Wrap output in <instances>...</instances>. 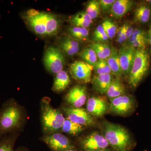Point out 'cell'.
I'll return each mask as SVG.
<instances>
[{
  "mask_svg": "<svg viewBox=\"0 0 151 151\" xmlns=\"http://www.w3.org/2000/svg\"><path fill=\"white\" fill-rule=\"evenodd\" d=\"M63 111L71 122L84 127L91 126L95 124L94 118L86 110L70 106L63 107Z\"/></svg>",
  "mask_w": 151,
  "mask_h": 151,
  "instance_id": "9c48e42d",
  "label": "cell"
},
{
  "mask_svg": "<svg viewBox=\"0 0 151 151\" xmlns=\"http://www.w3.org/2000/svg\"><path fill=\"white\" fill-rule=\"evenodd\" d=\"M69 37L78 42H84L88 40L89 31L87 28L72 27L68 29Z\"/></svg>",
  "mask_w": 151,
  "mask_h": 151,
  "instance_id": "cb8c5ba5",
  "label": "cell"
},
{
  "mask_svg": "<svg viewBox=\"0 0 151 151\" xmlns=\"http://www.w3.org/2000/svg\"><path fill=\"white\" fill-rule=\"evenodd\" d=\"M136 49L125 45L119 49L120 63L123 74L128 76L134 60Z\"/></svg>",
  "mask_w": 151,
  "mask_h": 151,
  "instance_id": "4fadbf2b",
  "label": "cell"
},
{
  "mask_svg": "<svg viewBox=\"0 0 151 151\" xmlns=\"http://www.w3.org/2000/svg\"><path fill=\"white\" fill-rule=\"evenodd\" d=\"M24 120L22 107L12 98L6 101L0 108V138L18 133Z\"/></svg>",
  "mask_w": 151,
  "mask_h": 151,
  "instance_id": "6da1fadb",
  "label": "cell"
},
{
  "mask_svg": "<svg viewBox=\"0 0 151 151\" xmlns=\"http://www.w3.org/2000/svg\"><path fill=\"white\" fill-rule=\"evenodd\" d=\"M125 26H126V34L128 40L131 36L134 28L130 24H125Z\"/></svg>",
  "mask_w": 151,
  "mask_h": 151,
  "instance_id": "e575fe53",
  "label": "cell"
},
{
  "mask_svg": "<svg viewBox=\"0 0 151 151\" xmlns=\"http://www.w3.org/2000/svg\"><path fill=\"white\" fill-rule=\"evenodd\" d=\"M101 10V6L98 1L92 0L87 4L85 12L93 20L99 17Z\"/></svg>",
  "mask_w": 151,
  "mask_h": 151,
  "instance_id": "83f0119b",
  "label": "cell"
},
{
  "mask_svg": "<svg viewBox=\"0 0 151 151\" xmlns=\"http://www.w3.org/2000/svg\"><path fill=\"white\" fill-rule=\"evenodd\" d=\"M151 59L148 49H137L132 68L128 75V82L131 87H137L147 75L150 68Z\"/></svg>",
  "mask_w": 151,
  "mask_h": 151,
  "instance_id": "5b68a950",
  "label": "cell"
},
{
  "mask_svg": "<svg viewBox=\"0 0 151 151\" xmlns=\"http://www.w3.org/2000/svg\"><path fill=\"white\" fill-rule=\"evenodd\" d=\"M43 62L49 72L57 74L63 70L65 64V55L59 47L50 46L45 52Z\"/></svg>",
  "mask_w": 151,
  "mask_h": 151,
  "instance_id": "8992f818",
  "label": "cell"
},
{
  "mask_svg": "<svg viewBox=\"0 0 151 151\" xmlns=\"http://www.w3.org/2000/svg\"><path fill=\"white\" fill-rule=\"evenodd\" d=\"M148 35L149 47H150V55L151 59V20L150 22L149 29L148 31Z\"/></svg>",
  "mask_w": 151,
  "mask_h": 151,
  "instance_id": "d590c367",
  "label": "cell"
},
{
  "mask_svg": "<svg viewBox=\"0 0 151 151\" xmlns=\"http://www.w3.org/2000/svg\"><path fill=\"white\" fill-rule=\"evenodd\" d=\"M129 46L132 47L135 49H148V47H149L148 38L142 39L135 41L129 45Z\"/></svg>",
  "mask_w": 151,
  "mask_h": 151,
  "instance_id": "d6a6232c",
  "label": "cell"
},
{
  "mask_svg": "<svg viewBox=\"0 0 151 151\" xmlns=\"http://www.w3.org/2000/svg\"><path fill=\"white\" fill-rule=\"evenodd\" d=\"M93 67L96 75L112 73L111 68L105 60L98 59Z\"/></svg>",
  "mask_w": 151,
  "mask_h": 151,
  "instance_id": "4dcf8cb0",
  "label": "cell"
},
{
  "mask_svg": "<svg viewBox=\"0 0 151 151\" xmlns=\"http://www.w3.org/2000/svg\"><path fill=\"white\" fill-rule=\"evenodd\" d=\"M63 151H78L77 150H76V149H69V150H65Z\"/></svg>",
  "mask_w": 151,
  "mask_h": 151,
  "instance_id": "74e56055",
  "label": "cell"
},
{
  "mask_svg": "<svg viewBox=\"0 0 151 151\" xmlns=\"http://www.w3.org/2000/svg\"><path fill=\"white\" fill-rule=\"evenodd\" d=\"M92 37L93 40L97 42H105L109 39L101 24L97 26L94 30Z\"/></svg>",
  "mask_w": 151,
  "mask_h": 151,
  "instance_id": "1f68e13d",
  "label": "cell"
},
{
  "mask_svg": "<svg viewBox=\"0 0 151 151\" xmlns=\"http://www.w3.org/2000/svg\"><path fill=\"white\" fill-rule=\"evenodd\" d=\"M116 0H99L101 9L103 12H110Z\"/></svg>",
  "mask_w": 151,
  "mask_h": 151,
  "instance_id": "836d02e7",
  "label": "cell"
},
{
  "mask_svg": "<svg viewBox=\"0 0 151 151\" xmlns=\"http://www.w3.org/2000/svg\"><path fill=\"white\" fill-rule=\"evenodd\" d=\"M134 21L137 23L145 24L151 20V6L142 2L135 9Z\"/></svg>",
  "mask_w": 151,
  "mask_h": 151,
  "instance_id": "ac0fdd59",
  "label": "cell"
},
{
  "mask_svg": "<svg viewBox=\"0 0 151 151\" xmlns=\"http://www.w3.org/2000/svg\"><path fill=\"white\" fill-rule=\"evenodd\" d=\"M97 55L98 59L106 60L110 56L112 47L105 42H94L89 45Z\"/></svg>",
  "mask_w": 151,
  "mask_h": 151,
  "instance_id": "44dd1931",
  "label": "cell"
},
{
  "mask_svg": "<svg viewBox=\"0 0 151 151\" xmlns=\"http://www.w3.org/2000/svg\"><path fill=\"white\" fill-rule=\"evenodd\" d=\"M97 151H115L113 150H110V149L106 148L105 149H104V150H101Z\"/></svg>",
  "mask_w": 151,
  "mask_h": 151,
  "instance_id": "f35d334b",
  "label": "cell"
},
{
  "mask_svg": "<svg viewBox=\"0 0 151 151\" xmlns=\"http://www.w3.org/2000/svg\"><path fill=\"white\" fill-rule=\"evenodd\" d=\"M80 147L84 151H97L107 148L109 144L104 136L93 133L82 138L79 142Z\"/></svg>",
  "mask_w": 151,
  "mask_h": 151,
  "instance_id": "30bf717a",
  "label": "cell"
},
{
  "mask_svg": "<svg viewBox=\"0 0 151 151\" xmlns=\"http://www.w3.org/2000/svg\"><path fill=\"white\" fill-rule=\"evenodd\" d=\"M108 103L105 99L100 97H90L87 100L86 111L91 116L101 117L108 111Z\"/></svg>",
  "mask_w": 151,
  "mask_h": 151,
  "instance_id": "5bb4252c",
  "label": "cell"
},
{
  "mask_svg": "<svg viewBox=\"0 0 151 151\" xmlns=\"http://www.w3.org/2000/svg\"><path fill=\"white\" fill-rule=\"evenodd\" d=\"M42 140L52 151H63L75 148V146L68 138L58 132L45 134L42 138Z\"/></svg>",
  "mask_w": 151,
  "mask_h": 151,
  "instance_id": "ba28073f",
  "label": "cell"
},
{
  "mask_svg": "<svg viewBox=\"0 0 151 151\" xmlns=\"http://www.w3.org/2000/svg\"><path fill=\"white\" fill-rule=\"evenodd\" d=\"M144 151H147V150H145Z\"/></svg>",
  "mask_w": 151,
  "mask_h": 151,
  "instance_id": "60d3db41",
  "label": "cell"
},
{
  "mask_svg": "<svg viewBox=\"0 0 151 151\" xmlns=\"http://www.w3.org/2000/svg\"><path fill=\"white\" fill-rule=\"evenodd\" d=\"M101 25L108 36V38L112 39L116 36L117 26L111 19L106 18L102 22Z\"/></svg>",
  "mask_w": 151,
  "mask_h": 151,
  "instance_id": "f1b7e54d",
  "label": "cell"
},
{
  "mask_svg": "<svg viewBox=\"0 0 151 151\" xmlns=\"http://www.w3.org/2000/svg\"><path fill=\"white\" fill-rule=\"evenodd\" d=\"M135 4L132 0H116L110 11L111 15L116 19L122 18L134 8Z\"/></svg>",
  "mask_w": 151,
  "mask_h": 151,
  "instance_id": "2e32d148",
  "label": "cell"
},
{
  "mask_svg": "<svg viewBox=\"0 0 151 151\" xmlns=\"http://www.w3.org/2000/svg\"><path fill=\"white\" fill-rule=\"evenodd\" d=\"M106 60L113 75L117 78H121L123 73L120 63L119 50L112 47L111 55Z\"/></svg>",
  "mask_w": 151,
  "mask_h": 151,
  "instance_id": "d6986e66",
  "label": "cell"
},
{
  "mask_svg": "<svg viewBox=\"0 0 151 151\" xmlns=\"http://www.w3.org/2000/svg\"><path fill=\"white\" fill-rule=\"evenodd\" d=\"M18 137V134L15 133L0 138V151H16L14 145Z\"/></svg>",
  "mask_w": 151,
  "mask_h": 151,
  "instance_id": "d4e9b609",
  "label": "cell"
},
{
  "mask_svg": "<svg viewBox=\"0 0 151 151\" xmlns=\"http://www.w3.org/2000/svg\"><path fill=\"white\" fill-rule=\"evenodd\" d=\"M16 151H29L27 148L23 147H19L16 150Z\"/></svg>",
  "mask_w": 151,
  "mask_h": 151,
  "instance_id": "8d00e7d4",
  "label": "cell"
},
{
  "mask_svg": "<svg viewBox=\"0 0 151 151\" xmlns=\"http://www.w3.org/2000/svg\"><path fill=\"white\" fill-rule=\"evenodd\" d=\"M145 1L151 6V0H147V1Z\"/></svg>",
  "mask_w": 151,
  "mask_h": 151,
  "instance_id": "ab89813d",
  "label": "cell"
},
{
  "mask_svg": "<svg viewBox=\"0 0 151 151\" xmlns=\"http://www.w3.org/2000/svg\"><path fill=\"white\" fill-rule=\"evenodd\" d=\"M59 45V48L63 53L69 56L78 53L80 49L79 42L69 36L64 37L60 39Z\"/></svg>",
  "mask_w": 151,
  "mask_h": 151,
  "instance_id": "e0dca14e",
  "label": "cell"
},
{
  "mask_svg": "<svg viewBox=\"0 0 151 151\" xmlns=\"http://www.w3.org/2000/svg\"><path fill=\"white\" fill-rule=\"evenodd\" d=\"M70 72L75 80L82 83H88L91 80V66L84 61L76 60L70 65Z\"/></svg>",
  "mask_w": 151,
  "mask_h": 151,
  "instance_id": "8fae6325",
  "label": "cell"
},
{
  "mask_svg": "<svg viewBox=\"0 0 151 151\" xmlns=\"http://www.w3.org/2000/svg\"><path fill=\"white\" fill-rule=\"evenodd\" d=\"M126 89L122 80L120 78L116 77L106 94L111 99L124 95Z\"/></svg>",
  "mask_w": 151,
  "mask_h": 151,
  "instance_id": "603a6c76",
  "label": "cell"
},
{
  "mask_svg": "<svg viewBox=\"0 0 151 151\" xmlns=\"http://www.w3.org/2000/svg\"><path fill=\"white\" fill-rule=\"evenodd\" d=\"M86 87L78 85L69 90L65 97V100L70 107L81 108L86 103L87 99Z\"/></svg>",
  "mask_w": 151,
  "mask_h": 151,
  "instance_id": "7c38bea8",
  "label": "cell"
},
{
  "mask_svg": "<svg viewBox=\"0 0 151 151\" xmlns=\"http://www.w3.org/2000/svg\"><path fill=\"white\" fill-rule=\"evenodd\" d=\"M103 132L104 137L115 151H130L134 147L129 132L120 125L106 122Z\"/></svg>",
  "mask_w": 151,
  "mask_h": 151,
  "instance_id": "3957f363",
  "label": "cell"
},
{
  "mask_svg": "<svg viewBox=\"0 0 151 151\" xmlns=\"http://www.w3.org/2000/svg\"><path fill=\"white\" fill-rule=\"evenodd\" d=\"M70 22L73 27L87 28L92 23V19L86 12H81L72 17Z\"/></svg>",
  "mask_w": 151,
  "mask_h": 151,
  "instance_id": "7402d4cb",
  "label": "cell"
},
{
  "mask_svg": "<svg viewBox=\"0 0 151 151\" xmlns=\"http://www.w3.org/2000/svg\"><path fill=\"white\" fill-rule=\"evenodd\" d=\"M145 38H148V31L141 28L134 29L131 36L126 42V45H129L135 41Z\"/></svg>",
  "mask_w": 151,
  "mask_h": 151,
  "instance_id": "f546056e",
  "label": "cell"
},
{
  "mask_svg": "<svg viewBox=\"0 0 151 151\" xmlns=\"http://www.w3.org/2000/svg\"><path fill=\"white\" fill-rule=\"evenodd\" d=\"M136 102L133 97L124 95L111 99L109 110L112 113L119 116H125L134 109Z\"/></svg>",
  "mask_w": 151,
  "mask_h": 151,
  "instance_id": "52a82bcc",
  "label": "cell"
},
{
  "mask_svg": "<svg viewBox=\"0 0 151 151\" xmlns=\"http://www.w3.org/2000/svg\"><path fill=\"white\" fill-rule=\"evenodd\" d=\"M70 83V79L68 73L65 70H61L56 74L52 90L55 92H62L66 89Z\"/></svg>",
  "mask_w": 151,
  "mask_h": 151,
  "instance_id": "ffe728a7",
  "label": "cell"
},
{
  "mask_svg": "<svg viewBox=\"0 0 151 151\" xmlns=\"http://www.w3.org/2000/svg\"><path fill=\"white\" fill-rule=\"evenodd\" d=\"M84 129V127L71 122L66 118L63 125L61 131L68 134L76 136Z\"/></svg>",
  "mask_w": 151,
  "mask_h": 151,
  "instance_id": "484cf974",
  "label": "cell"
},
{
  "mask_svg": "<svg viewBox=\"0 0 151 151\" xmlns=\"http://www.w3.org/2000/svg\"><path fill=\"white\" fill-rule=\"evenodd\" d=\"M41 111L42 126L45 134L56 133L61 129L65 118L61 111L52 106L47 97L42 100Z\"/></svg>",
  "mask_w": 151,
  "mask_h": 151,
  "instance_id": "277c9868",
  "label": "cell"
},
{
  "mask_svg": "<svg viewBox=\"0 0 151 151\" xmlns=\"http://www.w3.org/2000/svg\"><path fill=\"white\" fill-rule=\"evenodd\" d=\"M114 79L112 73L96 75L92 78V86L98 93L106 94Z\"/></svg>",
  "mask_w": 151,
  "mask_h": 151,
  "instance_id": "9a60e30c",
  "label": "cell"
},
{
  "mask_svg": "<svg viewBox=\"0 0 151 151\" xmlns=\"http://www.w3.org/2000/svg\"><path fill=\"white\" fill-rule=\"evenodd\" d=\"M79 55L82 59L84 60V62L90 66H94L98 60L95 52L90 47L82 50L79 52Z\"/></svg>",
  "mask_w": 151,
  "mask_h": 151,
  "instance_id": "4316f807",
  "label": "cell"
},
{
  "mask_svg": "<svg viewBox=\"0 0 151 151\" xmlns=\"http://www.w3.org/2000/svg\"><path fill=\"white\" fill-rule=\"evenodd\" d=\"M26 19L34 32L43 37L55 35L61 24L60 19L55 15L46 12H38L34 9L28 12Z\"/></svg>",
  "mask_w": 151,
  "mask_h": 151,
  "instance_id": "7a4b0ae2",
  "label": "cell"
}]
</instances>
